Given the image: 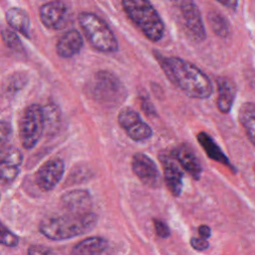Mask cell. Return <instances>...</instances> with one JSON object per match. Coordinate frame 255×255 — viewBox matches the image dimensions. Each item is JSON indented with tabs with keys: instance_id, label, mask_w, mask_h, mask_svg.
I'll return each mask as SVG.
<instances>
[{
	"instance_id": "25",
	"label": "cell",
	"mask_w": 255,
	"mask_h": 255,
	"mask_svg": "<svg viewBox=\"0 0 255 255\" xmlns=\"http://www.w3.org/2000/svg\"><path fill=\"white\" fill-rule=\"evenodd\" d=\"M18 242H19V239L17 235L0 222V244L9 246V247H14V246H17Z\"/></svg>"
},
{
	"instance_id": "10",
	"label": "cell",
	"mask_w": 255,
	"mask_h": 255,
	"mask_svg": "<svg viewBox=\"0 0 255 255\" xmlns=\"http://www.w3.org/2000/svg\"><path fill=\"white\" fill-rule=\"evenodd\" d=\"M131 169L138 179L151 188L161 184V176L155 162L145 153L136 152L131 158Z\"/></svg>"
},
{
	"instance_id": "28",
	"label": "cell",
	"mask_w": 255,
	"mask_h": 255,
	"mask_svg": "<svg viewBox=\"0 0 255 255\" xmlns=\"http://www.w3.org/2000/svg\"><path fill=\"white\" fill-rule=\"evenodd\" d=\"M28 255H57L50 248L41 245H32L28 248Z\"/></svg>"
},
{
	"instance_id": "2",
	"label": "cell",
	"mask_w": 255,
	"mask_h": 255,
	"mask_svg": "<svg viewBox=\"0 0 255 255\" xmlns=\"http://www.w3.org/2000/svg\"><path fill=\"white\" fill-rule=\"evenodd\" d=\"M97 215L91 211L65 214L45 218L40 224V231L51 240H66L91 231L97 224Z\"/></svg>"
},
{
	"instance_id": "19",
	"label": "cell",
	"mask_w": 255,
	"mask_h": 255,
	"mask_svg": "<svg viewBox=\"0 0 255 255\" xmlns=\"http://www.w3.org/2000/svg\"><path fill=\"white\" fill-rule=\"evenodd\" d=\"M5 18L9 26L25 37H29L30 19L28 14L19 7H12L6 11Z\"/></svg>"
},
{
	"instance_id": "21",
	"label": "cell",
	"mask_w": 255,
	"mask_h": 255,
	"mask_svg": "<svg viewBox=\"0 0 255 255\" xmlns=\"http://www.w3.org/2000/svg\"><path fill=\"white\" fill-rule=\"evenodd\" d=\"M197 140L210 158L231 167V163L229 159L221 150V148L217 145V143L210 137L209 134H207L204 131H201L197 134Z\"/></svg>"
},
{
	"instance_id": "3",
	"label": "cell",
	"mask_w": 255,
	"mask_h": 255,
	"mask_svg": "<svg viewBox=\"0 0 255 255\" xmlns=\"http://www.w3.org/2000/svg\"><path fill=\"white\" fill-rule=\"evenodd\" d=\"M122 6L137 29L151 42H158L164 35V23L149 0H122Z\"/></svg>"
},
{
	"instance_id": "30",
	"label": "cell",
	"mask_w": 255,
	"mask_h": 255,
	"mask_svg": "<svg viewBox=\"0 0 255 255\" xmlns=\"http://www.w3.org/2000/svg\"><path fill=\"white\" fill-rule=\"evenodd\" d=\"M218 3H220L222 6H224L227 9H230L232 11H235L238 7V0H216Z\"/></svg>"
},
{
	"instance_id": "11",
	"label": "cell",
	"mask_w": 255,
	"mask_h": 255,
	"mask_svg": "<svg viewBox=\"0 0 255 255\" xmlns=\"http://www.w3.org/2000/svg\"><path fill=\"white\" fill-rule=\"evenodd\" d=\"M64 168V162L60 158H53L46 161L35 174L37 186L43 191L53 189L62 179Z\"/></svg>"
},
{
	"instance_id": "26",
	"label": "cell",
	"mask_w": 255,
	"mask_h": 255,
	"mask_svg": "<svg viewBox=\"0 0 255 255\" xmlns=\"http://www.w3.org/2000/svg\"><path fill=\"white\" fill-rule=\"evenodd\" d=\"M153 225H154V230L157 236L161 238H167L170 235V230L165 222L159 219H153Z\"/></svg>"
},
{
	"instance_id": "24",
	"label": "cell",
	"mask_w": 255,
	"mask_h": 255,
	"mask_svg": "<svg viewBox=\"0 0 255 255\" xmlns=\"http://www.w3.org/2000/svg\"><path fill=\"white\" fill-rule=\"evenodd\" d=\"M1 37H2L4 44L9 49L16 51V52L23 51V45L21 43V40L14 31L9 30V29H3L1 31Z\"/></svg>"
},
{
	"instance_id": "12",
	"label": "cell",
	"mask_w": 255,
	"mask_h": 255,
	"mask_svg": "<svg viewBox=\"0 0 255 255\" xmlns=\"http://www.w3.org/2000/svg\"><path fill=\"white\" fill-rule=\"evenodd\" d=\"M158 158L163 168V178L168 190L174 196H179L182 190L183 172L177 165L176 160L166 151L160 152Z\"/></svg>"
},
{
	"instance_id": "27",
	"label": "cell",
	"mask_w": 255,
	"mask_h": 255,
	"mask_svg": "<svg viewBox=\"0 0 255 255\" xmlns=\"http://www.w3.org/2000/svg\"><path fill=\"white\" fill-rule=\"evenodd\" d=\"M12 128L9 123L1 121L0 122V146L3 145L10 137Z\"/></svg>"
},
{
	"instance_id": "32",
	"label": "cell",
	"mask_w": 255,
	"mask_h": 255,
	"mask_svg": "<svg viewBox=\"0 0 255 255\" xmlns=\"http://www.w3.org/2000/svg\"><path fill=\"white\" fill-rule=\"evenodd\" d=\"M141 107H142V110L148 114V115H153L154 114V109L152 107V105L150 104V102L147 100V99H141Z\"/></svg>"
},
{
	"instance_id": "16",
	"label": "cell",
	"mask_w": 255,
	"mask_h": 255,
	"mask_svg": "<svg viewBox=\"0 0 255 255\" xmlns=\"http://www.w3.org/2000/svg\"><path fill=\"white\" fill-rule=\"evenodd\" d=\"M83 36L77 29L67 31L58 41L56 46L57 54L61 58H72L83 48Z\"/></svg>"
},
{
	"instance_id": "8",
	"label": "cell",
	"mask_w": 255,
	"mask_h": 255,
	"mask_svg": "<svg viewBox=\"0 0 255 255\" xmlns=\"http://www.w3.org/2000/svg\"><path fill=\"white\" fill-rule=\"evenodd\" d=\"M118 122L127 135L134 141H143L152 135L151 128L142 121L136 111L129 107L121 109Z\"/></svg>"
},
{
	"instance_id": "4",
	"label": "cell",
	"mask_w": 255,
	"mask_h": 255,
	"mask_svg": "<svg viewBox=\"0 0 255 255\" xmlns=\"http://www.w3.org/2000/svg\"><path fill=\"white\" fill-rule=\"evenodd\" d=\"M80 26L91 46L102 53H115L119 43L108 24L91 12H82L79 15Z\"/></svg>"
},
{
	"instance_id": "33",
	"label": "cell",
	"mask_w": 255,
	"mask_h": 255,
	"mask_svg": "<svg viewBox=\"0 0 255 255\" xmlns=\"http://www.w3.org/2000/svg\"><path fill=\"white\" fill-rule=\"evenodd\" d=\"M254 170H255V164H254Z\"/></svg>"
},
{
	"instance_id": "14",
	"label": "cell",
	"mask_w": 255,
	"mask_h": 255,
	"mask_svg": "<svg viewBox=\"0 0 255 255\" xmlns=\"http://www.w3.org/2000/svg\"><path fill=\"white\" fill-rule=\"evenodd\" d=\"M170 154L193 179L198 180L200 178L202 166L190 146L187 144H179L170 152Z\"/></svg>"
},
{
	"instance_id": "15",
	"label": "cell",
	"mask_w": 255,
	"mask_h": 255,
	"mask_svg": "<svg viewBox=\"0 0 255 255\" xmlns=\"http://www.w3.org/2000/svg\"><path fill=\"white\" fill-rule=\"evenodd\" d=\"M61 203L68 212L86 213L92 211V198L86 190L75 189L63 194Z\"/></svg>"
},
{
	"instance_id": "6",
	"label": "cell",
	"mask_w": 255,
	"mask_h": 255,
	"mask_svg": "<svg viewBox=\"0 0 255 255\" xmlns=\"http://www.w3.org/2000/svg\"><path fill=\"white\" fill-rule=\"evenodd\" d=\"M182 31L196 43L206 39V30L200 10L194 0H170Z\"/></svg>"
},
{
	"instance_id": "29",
	"label": "cell",
	"mask_w": 255,
	"mask_h": 255,
	"mask_svg": "<svg viewBox=\"0 0 255 255\" xmlns=\"http://www.w3.org/2000/svg\"><path fill=\"white\" fill-rule=\"evenodd\" d=\"M190 245L193 249L198 251H203L209 247V243L207 239L201 237H192L190 239Z\"/></svg>"
},
{
	"instance_id": "1",
	"label": "cell",
	"mask_w": 255,
	"mask_h": 255,
	"mask_svg": "<svg viewBox=\"0 0 255 255\" xmlns=\"http://www.w3.org/2000/svg\"><path fill=\"white\" fill-rule=\"evenodd\" d=\"M167 79L186 96L193 99H207L213 93V85L208 76L194 64L178 58L156 56Z\"/></svg>"
},
{
	"instance_id": "7",
	"label": "cell",
	"mask_w": 255,
	"mask_h": 255,
	"mask_svg": "<svg viewBox=\"0 0 255 255\" xmlns=\"http://www.w3.org/2000/svg\"><path fill=\"white\" fill-rule=\"evenodd\" d=\"M44 128L43 107L31 105L26 108L19 122V137L23 147L33 148L39 141Z\"/></svg>"
},
{
	"instance_id": "20",
	"label": "cell",
	"mask_w": 255,
	"mask_h": 255,
	"mask_svg": "<svg viewBox=\"0 0 255 255\" xmlns=\"http://www.w3.org/2000/svg\"><path fill=\"white\" fill-rule=\"evenodd\" d=\"M238 119L249 140L255 146V104L246 102L241 105Z\"/></svg>"
},
{
	"instance_id": "22",
	"label": "cell",
	"mask_w": 255,
	"mask_h": 255,
	"mask_svg": "<svg viewBox=\"0 0 255 255\" xmlns=\"http://www.w3.org/2000/svg\"><path fill=\"white\" fill-rule=\"evenodd\" d=\"M208 23L212 31L221 38H226L230 34V26L226 18L219 12L211 11L207 15Z\"/></svg>"
},
{
	"instance_id": "31",
	"label": "cell",
	"mask_w": 255,
	"mask_h": 255,
	"mask_svg": "<svg viewBox=\"0 0 255 255\" xmlns=\"http://www.w3.org/2000/svg\"><path fill=\"white\" fill-rule=\"evenodd\" d=\"M198 234L201 238H204V239H207L210 237L211 235V229L209 226L207 225H200L198 227Z\"/></svg>"
},
{
	"instance_id": "5",
	"label": "cell",
	"mask_w": 255,
	"mask_h": 255,
	"mask_svg": "<svg viewBox=\"0 0 255 255\" xmlns=\"http://www.w3.org/2000/svg\"><path fill=\"white\" fill-rule=\"evenodd\" d=\"M90 94L102 105L115 107L126 98V89L120 79L109 71H99L90 84Z\"/></svg>"
},
{
	"instance_id": "17",
	"label": "cell",
	"mask_w": 255,
	"mask_h": 255,
	"mask_svg": "<svg viewBox=\"0 0 255 255\" xmlns=\"http://www.w3.org/2000/svg\"><path fill=\"white\" fill-rule=\"evenodd\" d=\"M217 84V99H216V106L219 112L222 114H227L231 111L235 95L236 89L234 84L226 77H219L216 80Z\"/></svg>"
},
{
	"instance_id": "9",
	"label": "cell",
	"mask_w": 255,
	"mask_h": 255,
	"mask_svg": "<svg viewBox=\"0 0 255 255\" xmlns=\"http://www.w3.org/2000/svg\"><path fill=\"white\" fill-rule=\"evenodd\" d=\"M40 19L51 30H62L68 26L71 12L68 5L61 0H53L40 8Z\"/></svg>"
},
{
	"instance_id": "18",
	"label": "cell",
	"mask_w": 255,
	"mask_h": 255,
	"mask_svg": "<svg viewBox=\"0 0 255 255\" xmlns=\"http://www.w3.org/2000/svg\"><path fill=\"white\" fill-rule=\"evenodd\" d=\"M109 248L108 241L100 236L88 237L73 248V255H105Z\"/></svg>"
},
{
	"instance_id": "13",
	"label": "cell",
	"mask_w": 255,
	"mask_h": 255,
	"mask_svg": "<svg viewBox=\"0 0 255 255\" xmlns=\"http://www.w3.org/2000/svg\"><path fill=\"white\" fill-rule=\"evenodd\" d=\"M22 159L19 149L13 146L0 147V180L3 182L13 181L19 173Z\"/></svg>"
},
{
	"instance_id": "23",
	"label": "cell",
	"mask_w": 255,
	"mask_h": 255,
	"mask_svg": "<svg viewBox=\"0 0 255 255\" xmlns=\"http://www.w3.org/2000/svg\"><path fill=\"white\" fill-rule=\"evenodd\" d=\"M44 111V122L45 128L44 130L48 131H55L60 124V113L56 106L48 105L43 107Z\"/></svg>"
}]
</instances>
